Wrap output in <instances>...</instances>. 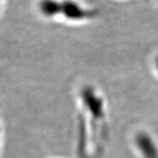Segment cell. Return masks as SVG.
Here are the masks:
<instances>
[{
  "instance_id": "obj_1",
  "label": "cell",
  "mask_w": 158,
  "mask_h": 158,
  "mask_svg": "<svg viewBox=\"0 0 158 158\" xmlns=\"http://www.w3.org/2000/svg\"><path fill=\"white\" fill-rule=\"evenodd\" d=\"M81 98L85 110L90 113L94 120L99 122L106 118L104 101L92 87L87 86L84 88L81 92Z\"/></svg>"
},
{
  "instance_id": "obj_2",
  "label": "cell",
  "mask_w": 158,
  "mask_h": 158,
  "mask_svg": "<svg viewBox=\"0 0 158 158\" xmlns=\"http://www.w3.org/2000/svg\"><path fill=\"white\" fill-rule=\"evenodd\" d=\"M62 14L68 19L78 21L93 17L97 12L84 9L74 1L64 0L62 2Z\"/></svg>"
},
{
  "instance_id": "obj_3",
  "label": "cell",
  "mask_w": 158,
  "mask_h": 158,
  "mask_svg": "<svg viewBox=\"0 0 158 158\" xmlns=\"http://www.w3.org/2000/svg\"><path fill=\"white\" fill-rule=\"evenodd\" d=\"M135 145L144 158H158V146L147 133L141 132L136 135Z\"/></svg>"
},
{
  "instance_id": "obj_4",
  "label": "cell",
  "mask_w": 158,
  "mask_h": 158,
  "mask_svg": "<svg viewBox=\"0 0 158 158\" xmlns=\"http://www.w3.org/2000/svg\"><path fill=\"white\" fill-rule=\"evenodd\" d=\"M40 11L46 17H55L62 14V2L58 0H41Z\"/></svg>"
},
{
  "instance_id": "obj_5",
  "label": "cell",
  "mask_w": 158,
  "mask_h": 158,
  "mask_svg": "<svg viewBox=\"0 0 158 158\" xmlns=\"http://www.w3.org/2000/svg\"><path fill=\"white\" fill-rule=\"evenodd\" d=\"M156 70H157L158 72V56L156 58Z\"/></svg>"
}]
</instances>
